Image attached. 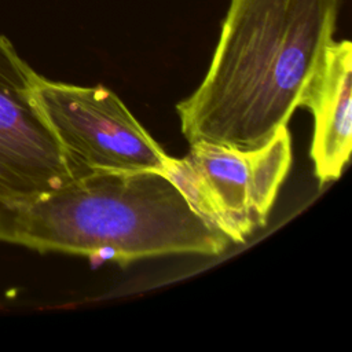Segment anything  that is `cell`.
I'll use <instances>...</instances> for the list:
<instances>
[{
	"mask_svg": "<svg viewBox=\"0 0 352 352\" xmlns=\"http://www.w3.org/2000/svg\"><path fill=\"white\" fill-rule=\"evenodd\" d=\"M342 0H230L198 88L176 104L188 143L264 146L316 73Z\"/></svg>",
	"mask_w": 352,
	"mask_h": 352,
	"instance_id": "obj_1",
	"label": "cell"
},
{
	"mask_svg": "<svg viewBox=\"0 0 352 352\" xmlns=\"http://www.w3.org/2000/svg\"><path fill=\"white\" fill-rule=\"evenodd\" d=\"M0 242L121 264L221 254L230 239L205 223L162 173L96 172L44 194L0 201Z\"/></svg>",
	"mask_w": 352,
	"mask_h": 352,
	"instance_id": "obj_2",
	"label": "cell"
},
{
	"mask_svg": "<svg viewBox=\"0 0 352 352\" xmlns=\"http://www.w3.org/2000/svg\"><path fill=\"white\" fill-rule=\"evenodd\" d=\"M292 165V139L280 126L261 147L236 150L190 143L183 158L169 157L165 176L194 212L234 243H245L268 214Z\"/></svg>",
	"mask_w": 352,
	"mask_h": 352,
	"instance_id": "obj_3",
	"label": "cell"
},
{
	"mask_svg": "<svg viewBox=\"0 0 352 352\" xmlns=\"http://www.w3.org/2000/svg\"><path fill=\"white\" fill-rule=\"evenodd\" d=\"M33 96L77 177L96 172L165 173L170 155L104 85L81 87L37 73Z\"/></svg>",
	"mask_w": 352,
	"mask_h": 352,
	"instance_id": "obj_4",
	"label": "cell"
},
{
	"mask_svg": "<svg viewBox=\"0 0 352 352\" xmlns=\"http://www.w3.org/2000/svg\"><path fill=\"white\" fill-rule=\"evenodd\" d=\"M36 76L0 34V201L44 194L77 179L34 102Z\"/></svg>",
	"mask_w": 352,
	"mask_h": 352,
	"instance_id": "obj_5",
	"label": "cell"
},
{
	"mask_svg": "<svg viewBox=\"0 0 352 352\" xmlns=\"http://www.w3.org/2000/svg\"><path fill=\"white\" fill-rule=\"evenodd\" d=\"M352 44L333 40L308 82L300 106L314 114L311 158L320 184L337 180L352 147Z\"/></svg>",
	"mask_w": 352,
	"mask_h": 352,
	"instance_id": "obj_6",
	"label": "cell"
}]
</instances>
